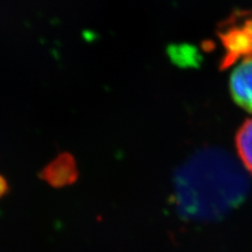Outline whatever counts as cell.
<instances>
[{"instance_id": "cell-4", "label": "cell", "mask_w": 252, "mask_h": 252, "mask_svg": "<svg viewBox=\"0 0 252 252\" xmlns=\"http://www.w3.org/2000/svg\"><path fill=\"white\" fill-rule=\"evenodd\" d=\"M41 177L54 187L73 184L78 177L76 161L69 154H62L43 168Z\"/></svg>"}, {"instance_id": "cell-2", "label": "cell", "mask_w": 252, "mask_h": 252, "mask_svg": "<svg viewBox=\"0 0 252 252\" xmlns=\"http://www.w3.org/2000/svg\"><path fill=\"white\" fill-rule=\"evenodd\" d=\"M219 37L224 47L220 68L240 59L252 58V12H236L220 25Z\"/></svg>"}, {"instance_id": "cell-1", "label": "cell", "mask_w": 252, "mask_h": 252, "mask_svg": "<svg viewBox=\"0 0 252 252\" xmlns=\"http://www.w3.org/2000/svg\"><path fill=\"white\" fill-rule=\"evenodd\" d=\"M249 190L245 173L232 158L208 148L193 155L175 178V203L185 219L210 222L243 203Z\"/></svg>"}, {"instance_id": "cell-3", "label": "cell", "mask_w": 252, "mask_h": 252, "mask_svg": "<svg viewBox=\"0 0 252 252\" xmlns=\"http://www.w3.org/2000/svg\"><path fill=\"white\" fill-rule=\"evenodd\" d=\"M229 89L235 103L252 113V58L244 59L234 68Z\"/></svg>"}, {"instance_id": "cell-5", "label": "cell", "mask_w": 252, "mask_h": 252, "mask_svg": "<svg viewBox=\"0 0 252 252\" xmlns=\"http://www.w3.org/2000/svg\"><path fill=\"white\" fill-rule=\"evenodd\" d=\"M235 145L244 166L252 173V119L247 120L236 132Z\"/></svg>"}, {"instance_id": "cell-6", "label": "cell", "mask_w": 252, "mask_h": 252, "mask_svg": "<svg viewBox=\"0 0 252 252\" xmlns=\"http://www.w3.org/2000/svg\"><path fill=\"white\" fill-rule=\"evenodd\" d=\"M7 190H9L7 182L3 177L0 176V198H2V196L7 192Z\"/></svg>"}]
</instances>
